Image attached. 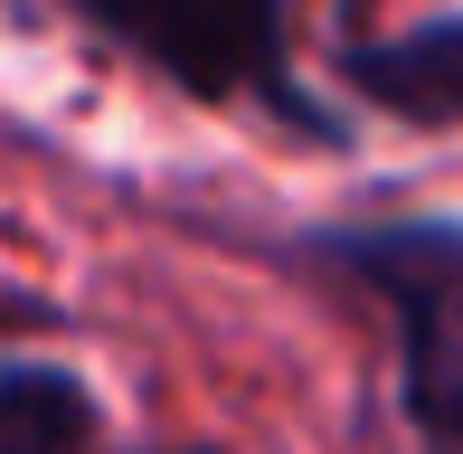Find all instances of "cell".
Returning <instances> with one entry per match:
<instances>
[{"label":"cell","mask_w":463,"mask_h":454,"mask_svg":"<svg viewBox=\"0 0 463 454\" xmlns=\"http://www.w3.org/2000/svg\"><path fill=\"white\" fill-rule=\"evenodd\" d=\"M104 48L142 57L152 76H171L199 105H265L275 123L312 142H341V114L312 105L293 76L284 0H67Z\"/></svg>","instance_id":"1"},{"label":"cell","mask_w":463,"mask_h":454,"mask_svg":"<svg viewBox=\"0 0 463 454\" xmlns=\"http://www.w3.org/2000/svg\"><path fill=\"white\" fill-rule=\"evenodd\" d=\"M322 256L397 313V398L426 454H463V218L331 227Z\"/></svg>","instance_id":"2"},{"label":"cell","mask_w":463,"mask_h":454,"mask_svg":"<svg viewBox=\"0 0 463 454\" xmlns=\"http://www.w3.org/2000/svg\"><path fill=\"white\" fill-rule=\"evenodd\" d=\"M350 95L397 123H463V10L454 19H426V29H397V38H369V48L341 57Z\"/></svg>","instance_id":"3"},{"label":"cell","mask_w":463,"mask_h":454,"mask_svg":"<svg viewBox=\"0 0 463 454\" xmlns=\"http://www.w3.org/2000/svg\"><path fill=\"white\" fill-rule=\"evenodd\" d=\"M0 454H114L95 388L48 360H0Z\"/></svg>","instance_id":"4"}]
</instances>
